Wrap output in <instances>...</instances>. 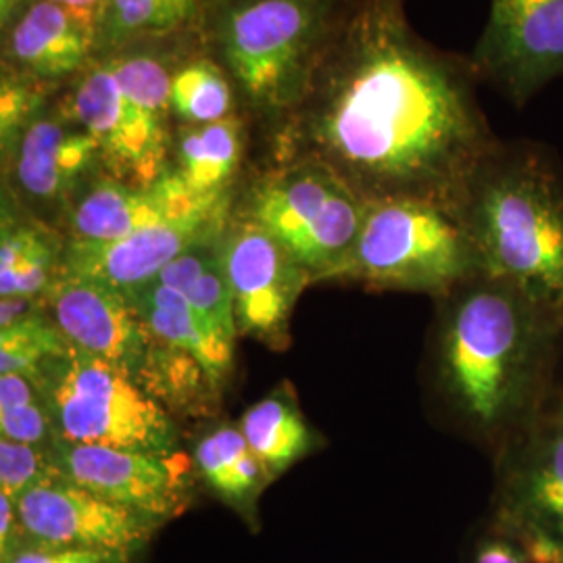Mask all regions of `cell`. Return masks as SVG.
Here are the masks:
<instances>
[{"instance_id":"obj_2","label":"cell","mask_w":563,"mask_h":563,"mask_svg":"<svg viewBox=\"0 0 563 563\" xmlns=\"http://www.w3.org/2000/svg\"><path fill=\"white\" fill-rule=\"evenodd\" d=\"M444 301L439 390L460 422L497 453L553 405L563 332L520 292L486 276L465 282Z\"/></svg>"},{"instance_id":"obj_30","label":"cell","mask_w":563,"mask_h":563,"mask_svg":"<svg viewBox=\"0 0 563 563\" xmlns=\"http://www.w3.org/2000/svg\"><path fill=\"white\" fill-rule=\"evenodd\" d=\"M57 474L51 446L0 439V495L18 501L23 493Z\"/></svg>"},{"instance_id":"obj_37","label":"cell","mask_w":563,"mask_h":563,"mask_svg":"<svg viewBox=\"0 0 563 563\" xmlns=\"http://www.w3.org/2000/svg\"><path fill=\"white\" fill-rule=\"evenodd\" d=\"M209 2H213V0H209Z\"/></svg>"},{"instance_id":"obj_19","label":"cell","mask_w":563,"mask_h":563,"mask_svg":"<svg viewBox=\"0 0 563 563\" xmlns=\"http://www.w3.org/2000/svg\"><path fill=\"white\" fill-rule=\"evenodd\" d=\"M251 120L241 109L228 118L202 125H176L172 169L197 197L232 192L241 172Z\"/></svg>"},{"instance_id":"obj_14","label":"cell","mask_w":563,"mask_h":563,"mask_svg":"<svg viewBox=\"0 0 563 563\" xmlns=\"http://www.w3.org/2000/svg\"><path fill=\"white\" fill-rule=\"evenodd\" d=\"M21 528L32 543L120 551L139 558L162 520L111 504L57 474L15 501Z\"/></svg>"},{"instance_id":"obj_16","label":"cell","mask_w":563,"mask_h":563,"mask_svg":"<svg viewBox=\"0 0 563 563\" xmlns=\"http://www.w3.org/2000/svg\"><path fill=\"white\" fill-rule=\"evenodd\" d=\"M44 302L74 349L118 365L139 383V374L157 339L125 292L59 272L46 290Z\"/></svg>"},{"instance_id":"obj_21","label":"cell","mask_w":563,"mask_h":563,"mask_svg":"<svg viewBox=\"0 0 563 563\" xmlns=\"http://www.w3.org/2000/svg\"><path fill=\"white\" fill-rule=\"evenodd\" d=\"M209 0H109L99 53L201 36Z\"/></svg>"},{"instance_id":"obj_24","label":"cell","mask_w":563,"mask_h":563,"mask_svg":"<svg viewBox=\"0 0 563 563\" xmlns=\"http://www.w3.org/2000/svg\"><path fill=\"white\" fill-rule=\"evenodd\" d=\"M195 465L205 484L241 514H251L272 476L246 443L241 428L220 426L195 449Z\"/></svg>"},{"instance_id":"obj_25","label":"cell","mask_w":563,"mask_h":563,"mask_svg":"<svg viewBox=\"0 0 563 563\" xmlns=\"http://www.w3.org/2000/svg\"><path fill=\"white\" fill-rule=\"evenodd\" d=\"M169 107L176 125H202L241 109L236 88L205 48L181 55L172 71Z\"/></svg>"},{"instance_id":"obj_12","label":"cell","mask_w":563,"mask_h":563,"mask_svg":"<svg viewBox=\"0 0 563 563\" xmlns=\"http://www.w3.org/2000/svg\"><path fill=\"white\" fill-rule=\"evenodd\" d=\"M239 336L278 346L302 288L313 280L267 230L242 211L230 216L220 234Z\"/></svg>"},{"instance_id":"obj_23","label":"cell","mask_w":563,"mask_h":563,"mask_svg":"<svg viewBox=\"0 0 563 563\" xmlns=\"http://www.w3.org/2000/svg\"><path fill=\"white\" fill-rule=\"evenodd\" d=\"M220 234L181 253L178 260L163 269L155 282L181 292L222 341L234 344L239 339V328L220 255Z\"/></svg>"},{"instance_id":"obj_35","label":"cell","mask_w":563,"mask_h":563,"mask_svg":"<svg viewBox=\"0 0 563 563\" xmlns=\"http://www.w3.org/2000/svg\"><path fill=\"white\" fill-rule=\"evenodd\" d=\"M30 2L32 0H0V30L4 32L13 21L18 20Z\"/></svg>"},{"instance_id":"obj_3","label":"cell","mask_w":563,"mask_h":563,"mask_svg":"<svg viewBox=\"0 0 563 563\" xmlns=\"http://www.w3.org/2000/svg\"><path fill=\"white\" fill-rule=\"evenodd\" d=\"M481 276L501 282L563 332V174L551 151L504 142L460 211Z\"/></svg>"},{"instance_id":"obj_13","label":"cell","mask_w":563,"mask_h":563,"mask_svg":"<svg viewBox=\"0 0 563 563\" xmlns=\"http://www.w3.org/2000/svg\"><path fill=\"white\" fill-rule=\"evenodd\" d=\"M51 457L67 481L162 522L176 518L188 505L192 460L178 451L153 453L55 439Z\"/></svg>"},{"instance_id":"obj_10","label":"cell","mask_w":563,"mask_h":563,"mask_svg":"<svg viewBox=\"0 0 563 563\" xmlns=\"http://www.w3.org/2000/svg\"><path fill=\"white\" fill-rule=\"evenodd\" d=\"M470 63L478 81L528 104L563 76V0H488Z\"/></svg>"},{"instance_id":"obj_22","label":"cell","mask_w":563,"mask_h":563,"mask_svg":"<svg viewBox=\"0 0 563 563\" xmlns=\"http://www.w3.org/2000/svg\"><path fill=\"white\" fill-rule=\"evenodd\" d=\"M63 232L36 218H2L0 297H44L59 276Z\"/></svg>"},{"instance_id":"obj_20","label":"cell","mask_w":563,"mask_h":563,"mask_svg":"<svg viewBox=\"0 0 563 563\" xmlns=\"http://www.w3.org/2000/svg\"><path fill=\"white\" fill-rule=\"evenodd\" d=\"M128 297L157 341L192 355L213 388H222L234 367V344L222 341L181 292L151 282Z\"/></svg>"},{"instance_id":"obj_31","label":"cell","mask_w":563,"mask_h":563,"mask_svg":"<svg viewBox=\"0 0 563 563\" xmlns=\"http://www.w3.org/2000/svg\"><path fill=\"white\" fill-rule=\"evenodd\" d=\"M134 555L102 549H80L59 544L25 543L0 563H132Z\"/></svg>"},{"instance_id":"obj_1","label":"cell","mask_w":563,"mask_h":563,"mask_svg":"<svg viewBox=\"0 0 563 563\" xmlns=\"http://www.w3.org/2000/svg\"><path fill=\"white\" fill-rule=\"evenodd\" d=\"M470 57L423 41L402 0H349L301 101L265 130L274 165L313 162L365 202L455 213L501 144Z\"/></svg>"},{"instance_id":"obj_18","label":"cell","mask_w":563,"mask_h":563,"mask_svg":"<svg viewBox=\"0 0 563 563\" xmlns=\"http://www.w3.org/2000/svg\"><path fill=\"white\" fill-rule=\"evenodd\" d=\"M99 55V34L48 0H32L2 32V67L60 90Z\"/></svg>"},{"instance_id":"obj_28","label":"cell","mask_w":563,"mask_h":563,"mask_svg":"<svg viewBox=\"0 0 563 563\" xmlns=\"http://www.w3.org/2000/svg\"><path fill=\"white\" fill-rule=\"evenodd\" d=\"M69 349L71 344L44 307L36 316L0 330V374L36 378L44 363Z\"/></svg>"},{"instance_id":"obj_7","label":"cell","mask_w":563,"mask_h":563,"mask_svg":"<svg viewBox=\"0 0 563 563\" xmlns=\"http://www.w3.org/2000/svg\"><path fill=\"white\" fill-rule=\"evenodd\" d=\"M48 405L55 437L153 453L176 451L178 432L162 402L125 369L69 349L34 378Z\"/></svg>"},{"instance_id":"obj_4","label":"cell","mask_w":563,"mask_h":563,"mask_svg":"<svg viewBox=\"0 0 563 563\" xmlns=\"http://www.w3.org/2000/svg\"><path fill=\"white\" fill-rule=\"evenodd\" d=\"M201 38L99 53L57 95L63 111L101 148L102 174L148 186L172 172L169 84L176 63Z\"/></svg>"},{"instance_id":"obj_26","label":"cell","mask_w":563,"mask_h":563,"mask_svg":"<svg viewBox=\"0 0 563 563\" xmlns=\"http://www.w3.org/2000/svg\"><path fill=\"white\" fill-rule=\"evenodd\" d=\"M241 432L272 478L299 462L313 439L297 402L284 393L255 402L242 416Z\"/></svg>"},{"instance_id":"obj_17","label":"cell","mask_w":563,"mask_h":563,"mask_svg":"<svg viewBox=\"0 0 563 563\" xmlns=\"http://www.w3.org/2000/svg\"><path fill=\"white\" fill-rule=\"evenodd\" d=\"M232 197H197L172 169L148 186L125 184L107 174L90 181L63 220L65 241H120L146 228L186 218Z\"/></svg>"},{"instance_id":"obj_11","label":"cell","mask_w":563,"mask_h":563,"mask_svg":"<svg viewBox=\"0 0 563 563\" xmlns=\"http://www.w3.org/2000/svg\"><path fill=\"white\" fill-rule=\"evenodd\" d=\"M2 167L23 211L55 228L84 188L101 176V148L55 97L30 121Z\"/></svg>"},{"instance_id":"obj_15","label":"cell","mask_w":563,"mask_h":563,"mask_svg":"<svg viewBox=\"0 0 563 563\" xmlns=\"http://www.w3.org/2000/svg\"><path fill=\"white\" fill-rule=\"evenodd\" d=\"M230 216L232 197L120 241H65L59 272L101 282L130 295L157 280L163 269L188 249L216 239Z\"/></svg>"},{"instance_id":"obj_33","label":"cell","mask_w":563,"mask_h":563,"mask_svg":"<svg viewBox=\"0 0 563 563\" xmlns=\"http://www.w3.org/2000/svg\"><path fill=\"white\" fill-rule=\"evenodd\" d=\"M46 307L44 297H7L0 301V330L36 316Z\"/></svg>"},{"instance_id":"obj_36","label":"cell","mask_w":563,"mask_h":563,"mask_svg":"<svg viewBox=\"0 0 563 563\" xmlns=\"http://www.w3.org/2000/svg\"><path fill=\"white\" fill-rule=\"evenodd\" d=\"M555 402H558V405H560V407H562V409H563V395H562V397H560V399H558V401H555Z\"/></svg>"},{"instance_id":"obj_27","label":"cell","mask_w":563,"mask_h":563,"mask_svg":"<svg viewBox=\"0 0 563 563\" xmlns=\"http://www.w3.org/2000/svg\"><path fill=\"white\" fill-rule=\"evenodd\" d=\"M0 432L18 443L46 449L55 443L51 411L34 378L0 374Z\"/></svg>"},{"instance_id":"obj_9","label":"cell","mask_w":563,"mask_h":563,"mask_svg":"<svg viewBox=\"0 0 563 563\" xmlns=\"http://www.w3.org/2000/svg\"><path fill=\"white\" fill-rule=\"evenodd\" d=\"M532 563H563V409L497 451L493 523Z\"/></svg>"},{"instance_id":"obj_34","label":"cell","mask_w":563,"mask_h":563,"mask_svg":"<svg viewBox=\"0 0 563 563\" xmlns=\"http://www.w3.org/2000/svg\"><path fill=\"white\" fill-rule=\"evenodd\" d=\"M48 2L59 4L76 20H80L88 27H92L97 34H101L102 20H104L109 0H48Z\"/></svg>"},{"instance_id":"obj_8","label":"cell","mask_w":563,"mask_h":563,"mask_svg":"<svg viewBox=\"0 0 563 563\" xmlns=\"http://www.w3.org/2000/svg\"><path fill=\"white\" fill-rule=\"evenodd\" d=\"M367 202L320 163L272 165L244 195L242 213L260 223L313 280L341 278Z\"/></svg>"},{"instance_id":"obj_6","label":"cell","mask_w":563,"mask_h":563,"mask_svg":"<svg viewBox=\"0 0 563 563\" xmlns=\"http://www.w3.org/2000/svg\"><path fill=\"white\" fill-rule=\"evenodd\" d=\"M481 276L460 213L426 201L367 202L355 249L341 278L374 288L449 297Z\"/></svg>"},{"instance_id":"obj_29","label":"cell","mask_w":563,"mask_h":563,"mask_svg":"<svg viewBox=\"0 0 563 563\" xmlns=\"http://www.w3.org/2000/svg\"><path fill=\"white\" fill-rule=\"evenodd\" d=\"M57 95H59L57 88H48L38 81L27 80L20 74L2 67V78H0L2 162L11 157L30 121L34 120Z\"/></svg>"},{"instance_id":"obj_5","label":"cell","mask_w":563,"mask_h":563,"mask_svg":"<svg viewBox=\"0 0 563 563\" xmlns=\"http://www.w3.org/2000/svg\"><path fill=\"white\" fill-rule=\"evenodd\" d=\"M349 0H213L202 48L236 88L241 111L262 128L301 101Z\"/></svg>"},{"instance_id":"obj_32","label":"cell","mask_w":563,"mask_h":563,"mask_svg":"<svg viewBox=\"0 0 563 563\" xmlns=\"http://www.w3.org/2000/svg\"><path fill=\"white\" fill-rule=\"evenodd\" d=\"M467 563H532L522 549L514 541H509L499 530H495L493 526L488 528V532H484L478 539V543L474 547L470 562Z\"/></svg>"}]
</instances>
